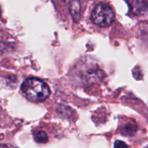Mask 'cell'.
Here are the masks:
<instances>
[{
	"instance_id": "obj_1",
	"label": "cell",
	"mask_w": 148,
	"mask_h": 148,
	"mask_svg": "<svg viewBox=\"0 0 148 148\" xmlns=\"http://www.w3.org/2000/svg\"><path fill=\"white\" fill-rule=\"evenodd\" d=\"M21 90L27 99L34 103L43 102L51 93L47 84L38 78H29L25 80L22 84Z\"/></svg>"
},
{
	"instance_id": "obj_2",
	"label": "cell",
	"mask_w": 148,
	"mask_h": 148,
	"mask_svg": "<svg viewBox=\"0 0 148 148\" xmlns=\"http://www.w3.org/2000/svg\"><path fill=\"white\" fill-rule=\"evenodd\" d=\"M91 20L96 25L101 27H106L114 23L115 14L108 5L106 4H98L92 10Z\"/></svg>"
},
{
	"instance_id": "obj_3",
	"label": "cell",
	"mask_w": 148,
	"mask_h": 148,
	"mask_svg": "<svg viewBox=\"0 0 148 148\" xmlns=\"http://www.w3.org/2000/svg\"><path fill=\"white\" fill-rule=\"evenodd\" d=\"M82 77L85 82L92 83L101 80L103 77V72L96 65L92 64L82 71Z\"/></svg>"
},
{
	"instance_id": "obj_4",
	"label": "cell",
	"mask_w": 148,
	"mask_h": 148,
	"mask_svg": "<svg viewBox=\"0 0 148 148\" xmlns=\"http://www.w3.org/2000/svg\"><path fill=\"white\" fill-rule=\"evenodd\" d=\"M127 1L134 15H145L148 12V3L145 0H127Z\"/></svg>"
},
{
	"instance_id": "obj_5",
	"label": "cell",
	"mask_w": 148,
	"mask_h": 148,
	"mask_svg": "<svg viewBox=\"0 0 148 148\" xmlns=\"http://www.w3.org/2000/svg\"><path fill=\"white\" fill-rule=\"evenodd\" d=\"M74 22L77 23L81 17V5L79 0H64Z\"/></svg>"
},
{
	"instance_id": "obj_6",
	"label": "cell",
	"mask_w": 148,
	"mask_h": 148,
	"mask_svg": "<svg viewBox=\"0 0 148 148\" xmlns=\"http://www.w3.org/2000/svg\"><path fill=\"white\" fill-rule=\"evenodd\" d=\"M34 140L38 143H46L49 140L47 134L43 131H37L33 133Z\"/></svg>"
},
{
	"instance_id": "obj_7",
	"label": "cell",
	"mask_w": 148,
	"mask_h": 148,
	"mask_svg": "<svg viewBox=\"0 0 148 148\" xmlns=\"http://www.w3.org/2000/svg\"><path fill=\"white\" fill-rule=\"evenodd\" d=\"M137 131V127L135 125L132 124H127L124 126L121 130V132L123 135L125 136H132L135 134Z\"/></svg>"
},
{
	"instance_id": "obj_8",
	"label": "cell",
	"mask_w": 148,
	"mask_h": 148,
	"mask_svg": "<svg viewBox=\"0 0 148 148\" xmlns=\"http://www.w3.org/2000/svg\"><path fill=\"white\" fill-rule=\"evenodd\" d=\"M114 148H128V145L121 140H116L114 143Z\"/></svg>"
},
{
	"instance_id": "obj_9",
	"label": "cell",
	"mask_w": 148,
	"mask_h": 148,
	"mask_svg": "<svg viewBox=\"0 0 148 148\" xmlns=\"http://www.w3.org/2000/svg\"><path fill=\"white\" fill-rule=\"evenodd\" d=\"M142 33L145 38L148 40V23L144 25V26L142 27Z\"/></svg>"
},
{
	"instance_id": "obj_10",
	"label": "cell",
	"mask_w": 148,
	"mask_h": 148,
	"mask_svg": "<svg viewBox=\"0 0 148 148\" xmlns=\"http://www.w3.org/2000/svg\"><path fill=\"white\" fill-rule=\"evenodd\" d=\"M0 148H13L5 144H0Z\"/></svg>"
},
{
	"instance_id": "obj_11",
	"label": "cell",
	"mask_w": 148,
	"mask_h": 148,
	"mask_svg": "<svg viewBox=\"0 0 148 148\" xmlns=\"http://www.w3.org/2000/svg\"><path fill=\"white\" fill-rule=\"evenodd\" d=\"M1 9H0V17H1Z\"/></svg>"
},
{
	"instance_id": "obj_12",
	"label": "cell",
	"mask_w": 148,
	"mask_h": 148,
	"mask_svg": "<svg viewBox=\"0 0 148 148\" xmlns=\"http://www.w3.org/2000/svg\"><path fill=\"white\" fill-rule=\"evenodd\" d=\"M146 148H148V146H147V147H146Z\"/></svg>"
}]
</instances>
